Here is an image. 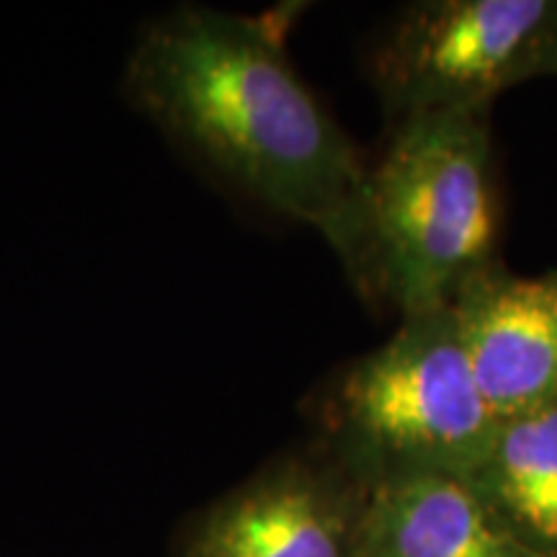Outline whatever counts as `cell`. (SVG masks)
<instances>
[{"instance_id":"6da1fadb","label":"cell","mask_w":557,"mask_h":557,"mask_svg":"<svg viewBox=\"0 0 557 557\" xmlns=\"http://www.w3.org/2000/svg\"><path fill=\"white\" fill-rule=\"evenodd\" d=\"M289 11L178 5L139 32L122 90L230 191L315 227L346 274L359 259L369 165L299 78Z\"/></svg>"},{"instance_id":"7a4b0ae2","label":"cell","mask_w":557,"mask_h":557,"mask_svg":"<svg viewBox=\"0 0 557 557\" xmlns=\"http://www.w3.org/2000/svg\"><path fill=\"white\" fill-rule=\"evenodd\" d=\"M496 233L487 111L408 116L369 165L364 233L348 276L403 318L449 308L496 263Z\"/></svg>"},{"instance_id":"3957f363","label":"cell","mask_w":557,"mask_h":557,"mask_svg":"<svg viewBox=\"0 0 557 557\" xmlns=\"http://www.w3.org/2000/svg\"><path fill=\"white\" fill-rule=\"evenodd\" d=\"M310 408L318 438L367 485L400 475L470 480L500 429L451 308L403 318L385 344L323 382Z\"/></svg>"},{"instance_id":"277c9868","label":"cell","mask_w":557,"mask_h":557,"mask_svg":"<svg viewBox=\"0 0 557 557\" xmlns=\"http://www.w3.org/2000/svg\"><path fill=\"white\" fill-rule=\"evenodd\" d=\"M557 75V0L410 3L369 52V78L395 122L491 111L519 83Z\"/></svg>"},{"instance_id":"5b68a950","label":"cell","mask_w":557,"mask_h":557,"mask_svg":"<svg viewBox=\"0 0 557 557\" xmlns=\"http://www.w3.org/2000/svg\"><path fill=\"white\" fill-rule=\"evenodd\" d=\"M367 498L364 480L318 438L191 513L173 557H359Z\"/></svg>"},{"instance_id":"8992f818","label":"cell","mask_w":557,"mask_h":557,"mask_svg":"<svg viewBox=\"0 0 557 557\" xmlns=\"http://www.w3.org/2000/svg\"><path fill=\"white\" fill-rule=\"evenodd\" d=\"M449 308L480 393L500 423L557 403V271L517 276L493 263Z\"/></svg>"},{"instance_id":"52a82bcc","label":"cell","mask_w":557,"mask_h":557,"mask_svg":"<svg viewBox=\"0 0 557 557\" xmlns=\"http://www.w3.org/2000/svg\"><path fill=\"white\" fill-rule=\"evenodd\" d=\"M359 557H549L470 480L400 475L369 485Z\"/></svg>"},{"instance_id":"ba28073f","label":"cell","mask_w":557,"mask_h":557,"mask_svg":"<svg viewBox=\"0 0 557 557\" xmlns=\"http://www.w3.org/2000/svg\"><path fill=\"white\" fill-rule=\"evenodd\" d=\"M470 483L529 545L557 557V403L500 423Z\"/></svg>"}]
</instances>
